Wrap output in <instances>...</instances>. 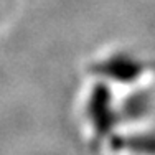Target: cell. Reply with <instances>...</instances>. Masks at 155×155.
I'll list each match as a JSON object with an SVG mask.
<instances>
[{
    "label": "cell",
    "mask_w": 155,
    "mask_h": 155,
    "mask_svg": "<svg viewBox=\"0 0 155 155\" xmlns=\"http://www.w3.org/2000/svg\"><path fill=\"white\" fill-rule=\"evenodd\" d=\"M86 112L97 135H107L112 130L117 122V114L114 112L110 91L106 84L99 83L93 87L87 99Z\"/></svg>",
    "instance_id": "cell-1"
},
{
    "label": "cell",
    "mask_w": 155,
    "mask_h": 155,
    "mask_svg": "<svg viewBox=\"0 0 155 155\" xmlns=\"http://www.w3.org/2000/svg\"><path fill=\"white\" fill-rule=\"evenodd\" d=\"M143 63L139 61L134 54L129 53H114L109 58L94 64L93 71L106 79L117 83H134L143 73Z\"/></svg>",
    "instance_id": "cell-2"
},
{
    "label": "cell",
    "mask_w": 155,
    "mask_h": 155,
    "mask_svg": "<svg viewBox=\"0 0 155 155\" xmlns=\"http://www.w3.org/2000/svg\"><path fill=\"white\" fill-rule=\"evenodd\" d=\"M114 149H127L135 153L143 155H155V134H142V135H132V137L116 139Z\"/></svg>",
    "instance_id": "cell-3"
},
{
    "label": "cell",
    "mask_w": 155,
    "mask_h": 155,
    "mask_svg": "<svg viewBox=\"0 0 155 155\" xmlns=\"http://www.w3.org/2000/svg\"><path fill=\"white\" fill-rule=\"evenodd\" d=\"M150 109V99L147 94H134L125 101L122 106V112L129 119H139L145 116L147 110Z\"/></svg>",
    "instance_id": "cell-4"
}]
</instances>
